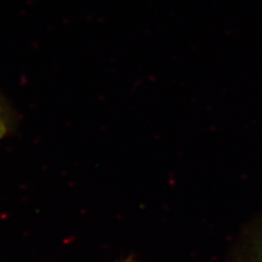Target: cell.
Returning a JSON list of instances; mask_svg holds the SVG:
<instances>
[{"label":"cell","mask_w":262,"mask_h":262,"mask_svg":"<svg viewBox=\"0 0 262 262\" xmlns=\"http://www.w3.org/2000/svg\"><path fill=\"white\" fill-rule=\"evenodd\" d=\"M10 126V118L8 114L5 105L0 101V139H2L8 131H9Z\"/></svg>","instance_id":"obj_1"},{"label":"cell","mask_w":262,"mask_h":262,"mask_svg":"<svg viewBox=\"0 0 262 262\" xmlns=\"http://www.w3.org/2000/svg\"><path fill=\"white\" fill-rule=\"evenodd\" d=\"M125 262H133V261H131V259H129V260H126Z\"/></svg>","instance_id":"obj_2"}]
</instances>
